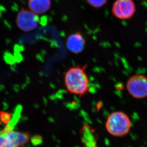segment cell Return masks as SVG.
I'll use <instances>...</instances> for the list:
<instances>
[{"mask_svg": "<svg viewBox=\"0 0 147 147\" xmlns=\"http://www.w3.org/2000/svg\"><path fill=\"white\" fill-rule=\"evenodd\" d=\"M86 66L74 67L66 72L65 75V87L72 94L81 96L88 92V78L85 71Z\"/></svg>", "mask_w": 147, "mask_h": 147, "instance_id": "obj_1", "label": "cell"}, {"mask_svg": "<svg viewBox=\"0 0 147 147\" xmlns=\"http://www.w3.org/2000/svg\"><path fill=\"white\" fill-rule=\"evenodd\" d=\"M129 117L122 111L111 113L105 122V128L110 134L115 137H122L129 132L131 127Z\"/></svg>", "mask_w": 147, "mask_h": 147, "instance_id": "obj_2", "label": "cell"}, {"mask_svg": "<svg viewBox=\"0 0 147 147\" xmlns=\"http://www.w3.org/2000/svg\"><path fill=\"white\" fill-rule=\"evenodd\" d=\"M29 140V133L14 131L9 126L0 130V147H25Z\"/></svg>", "mask_w": 147, "mask_h": 147, "instance_id": "obj_3", "label": "cell"}, {"mask_svg": "<svg viewBox=\"0 0 147 147\" xmlns=\"http://www.w3.org/2000/svg\"><path fill=\"white\" fill-rule=\"evenodd\" d=\"M127 90L134 98L147 97V77L142 74L132 75L127 82Z\"/></svg>", "mask_w": 147, "mask_h": 147, "instance_id": "obj_4", "label": "cell"}, {"mask_svg": "<svg viewBox=\"0 0 147 147\" xmlns=\"http://www.w3.org/2000/svg\"><path fill=\"white\" fill-rule=\"evenodd\" d=\"M39 19L37 14L30 10L21 9L17 15V26L22 31L29 32L37 27Z\"/></svg>", "mask_w": 147, "mask_h": 147, "instance_id": "obj_5", "label": "cell"}, {"mask_svg": "<svg viewBox=\"0 0 147 147\" xmlns=\"http://www.w3.org/2000/svg\"><path fill=\"white\" fill-rule=\"evenodd\" d=\"M136 10V5L133 0H116L113 4L111 11L116 18L126 20L132 18Z\"/></svg>", "mask_w": 147, "mask_h": 147, "instance_id": "obj_6", "label": "cell"}, {"mask_svg": "<svg viewBox=\"0 0 147 147\" xmlns=\"http://www.w3.org/2000/svg\"><path fill=\"white\" fill-rule=\"evenodd\" d=\"M86 40L80 33H74L68 36L66 42L67 48L71 53L78 54L83 51L86 45Z\"/></svg>", "mask_w": 147, "mask_h": 147, "instance_id": "obj_7", "label": "cell"}, {"mask_svg": "<svg viewBox=\"0 0 147 147\" xmlns=\"http://www.w3.org/2000/svg\"><path fill=\"white\" fill-rule=\"evenodd\" d=\"M28 5L31 11L37 15L44 14L51 7V0H28Z\"/></svg>", "mask_w": 147, "mask_h": 147, "instance_id": "obj_8", "label": "cell"}, {"mask_svg": "<svg viewBox=\"0 0 147 147\" xmlns=\"http://www.w3.org/2000/svg\"><path fill=\"white\" fill-rule=\"evenodd\" d=\"M90 5L95 8H100L107 3L108 0H86Z\"/></svg>", "mask_w": 147, "mask_h": 147, "instance_id": "obj_9", "label": "cell"}, {"mask_svg": "<svg viewBox=\"0 0 147 147\" xmlns=\"http://www.w3.org/2000/svg\"><path fill=\"white\" fill-rule=\"evenodd\" d=\"M0 117L1 119V121L4 123H8L10 121L11 116L10 114L8 113H0Z\"/></svg>", "mask_w": 147, "mask_h": 147, "instance_id": "obj_10", "label": "cell"}]
</instances>
